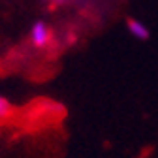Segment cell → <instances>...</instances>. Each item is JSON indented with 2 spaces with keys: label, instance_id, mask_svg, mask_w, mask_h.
Segmentation results:
<instances>
[{
  "label": "cell",
  "instance_id": "cell-3",
  "mask_svg": "<svg viewBox=\"0 0 158 158\" xmlns=\"http://www.w3.org/2000/svg\"><path fill=\"white\" fill-rule=\"evenodd\" d=\"M44 2L53 6V8H60V6H81V8H87L89 6V0H44Z\"/></svg>",
  "mask_w": 158,
  "mask_h": 158
},
{
  "label": "cell",
  "instance_id": "cell-2",
  "mask_svg": "<svg viewBox=\"0 0 158 158\" xmlns=\"http://www.w3.org/2000/svg\"><path fill=\"white\" fill-rule=\"evenodd\" d=\"M126 30L134 40H139V42H145V40L151 38V28L145 23H141L139 19H134V17L126 19Z\"/></svg>",
  "mask_w": 158,
  "mask_h": 158
},
{
  "label": "cell",
  "instance_id": "cell-1",
  "mask_svg": "<svg viewBox=\"0 0 158 158\" xmlns=\"http://www.w3.org/2000/svg\"><path fill=\"white\" fill-rule=\"evenodd\" d=\"M51 38H53V34H51V28H49V25L45 21H36L30 27V42L36 47H45V45H49Z\"/></svg>",
  "mask_w": 158,
  "mask_h": 158
},
{
  "label": "cell",
  "instance_id": "cell-4",
  "mask_svg": "<svg viewBox=\"0 0 158 158\" xmlns=\"http://www.w3.org/2000/svg\"><path fill=\"white\" fill-rule=\"evenodd\" d=\"M10 111H11V107H10V102L6 100V98H2V96H0V118L8 117V115H10Z\"/></svg>",
  "mask_w": 158,
  "mask_h": 158
}]
</instances>
